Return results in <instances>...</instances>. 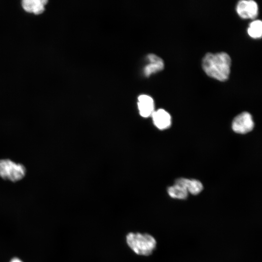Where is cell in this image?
<instances>
[{"label":"cell","mask_w":262,"mask_h":262,"mask_svg":"<svg viewBox=\"0 0 262 262\" xmlns=\"http://www.w3.org/2000/svg\"><path fill=\"white\" fill-rule=\"evenodd\" d=\"M231 63V58L226 52H209L203 58L202 67L208 76L223 82L229 78Z\"/></svg>","instance_id":"cell-1"},{"label":"cell","mask_w":262,"mask_h":262,"mask_svg":"<svg viewBox=\"0 0 262 262\" xmlns=\"http://www.w3.org/2000/svg\"><path fill=\"white\" fill-rule=\"evenodd\" d=\"M126 238L128 246L137 255L149 256L156 247V239L148 233L130 232Z\"/></svg>","instance_id":"cell-2"},{"label":"cell","mask_w":262,"mask_h":262,"mask_svg":"<svg viewBox=\"0 0 262 262\" xmlns=\"http://www.w3.org/2000/svg\"><path fill=\"white\" fill-rule=\"evenodd\" d=\"M25 167L10 159L0 160V178L16 182L22 180L26 174Z\"/></svg>","instance_id":"cell-3"},{"label":"cell","mask_w":262,"mask_h":262,"mask_svg":"<svg viewBox=\"0 0 262 262\" xmlns=\"http://www.w3.org/2000/svg\"><path fill=\"white\" fill-rule=\"evenodd\" d=\"M254 126L251 115L246 112L237 115L232 123L233 131L240 134H245L250 131L253 129Z\"/></svg>","instance_id":"cell-4"},{"label":"cell","mask_w":262,"mask_h":262,"mask_svg":"<svg viewBox=\"0 0 262 262\" xmlns=\"http://www.w3.org/2000/svg\"><path fill=\"white\" fill-rule=\"evenodd\" d=\"M258 5L253 0H241L236 5L238 15L244 19H254L258 14Z\"/></svg>","instance_id":"cell-5"},{"label":"cell","mask_w":262,"mask_h":262,"mask_svg":"<svg viewBox=\"0 0 262 262\" xmlns=\"http://www.w3.org/2000/svg\"><path fill=\"white\" fill-rule=\"evenodd\" d=\"M151 116L154 124L160 130H165L171 125V116L167 112L163 109L154 111Z\"/></svg>","instance_id":"cell-6"},{"label":"cell","mask_w":262,"mask_h":262,"mask_svg":"<svg viewBox=\"0 0 262 262\" xmlns=\"http://www.w3.org/2000/svg\"><path fill=\"white\" fill-rule=\"evenodd\" d=\"M138 108L141 116L147 117L154 111L153 98L147 95H141L138 98Z\"/></svg>","instance_id":"cell-7"},{"label":"cell","mask_w":262,"mask_h":262,"mask_svg":"<svg viewBox=\"0 0 262 262\" xmlns=\"http://www.w3.org/2000/svg\"><path fill=\"white\" fill-rule=\"evenodd\" d=\"M149 62L144 68V72L146 76L157 72L163 69L164 63L162 58L154 54H149L147 56Z\"/></svg>","instance_id":"cell-8"},{"label":"cell","mask_w":262,"mask_h":262,"mask_svg":"<svg viewBox=\"0 0 262 262\" xmlns=\"http://www.w3.org/2000/svg\"><path fill=\"white\" fill-rule=\"evenodd\" d=\"M175 184L183 186L186 189L188 193L194 195L199 194L203 189L201 182L195 179L179 178L176 180Z\"/></svg>","instance_id":"cell-9"},{"label":"cell","mask_w":262,"mask_h":262,"mask_svg":"<svg viewBox=\"0 0 262 262\" xmlns=\"http://www.w3.org/2000/svg\"><path fill=\"white\" fill-rule=\"evenodd\" d=\"M47 2L46 0H24L22 2V5L27 12L40 14L44 11Z\"/></svg>","instance_id":"cell-10"},{"label":"cell","mask_w":262,"mask_h":262,"mask_svg":"<svg viewBox=\"0 0 262 262\" xmlns=\"http://www.w3.org/2000/svg\"><path fill=\"white\" fill-rule=\"evenodd\" d=\"M167 193L171 197L178 199H185L188 196V192L186 189L177 184L168 187Z\"/></svg>","instance_id":"cell-11"},{"label":"cell","mask_w":262,"mask_h":262,"mask_svg":"<svg viewBox=\"0 0 262 262\" xmlns=\"http://www.w3.org/2000/svg\"><path fill=\"white\" fill-rule=\"evenodd\" d=\"M248 35L253 38H259L262 34V22L260 20L252 21L247 28Z\"/></svg>","instance_id":"cell-12"},{"label":"cell","mask_w":262,"mask_h":262,"mask_svg":"<svg viewBox=\"0 0 262 262\" xmlns=\"http://www.w3.org/2000/svg\"><path fill=\"white\" fill-rule=\"evenodd\" d=\"M10 262H22L19 259H15L12 260Z\"/></svg>","instance_id":"cell-13"}]
</instances>
